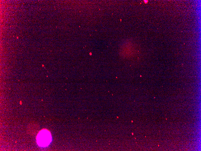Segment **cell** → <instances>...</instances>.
<instances>
[{
	"label": "cell",
	"instance_id": "1",
	"mask_svg": "<svg viewBox=\"0 0 201 151\" xmlns=\"http://www.w3.org/2000/svg\"><path fill=\"white\" fill-rule=\"evenodd\" d=\"M38 144L42 146H45L49 145L51 140L50 132L46 130H43L39 132L37 138Z\"/></svg>",
	"mask_w": 201,
	"mask_h": 151
}]
</instances>
